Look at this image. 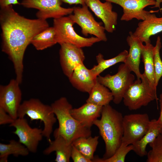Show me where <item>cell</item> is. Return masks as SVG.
<instances>
[{"mask_svg":"<svg viewBox=\"0 0 162 162\" xmlns=\"http://www.w3.org/2000/svg\"><path fill=\"white\" fill-rule=\"evenodd\" d=\"M9 126L15 128L13 133L18 136L19 142L24 145L29 152L34 153L37 152L39 143L43 136V129L32 128L24 118H18Z\"/></svg>","mask_w":162,"mask_h":162,"instance_id":"8fae6325","label":"cell"},{"mask_svg":"<svg viewBox=\"0 0 162 162\" xmlns=\"http://www.w3.org/2000/svg\"><path fill=\"white\" fill-rule=\"evenodd\" d=\"M71 158L74 162H93L92 160L86 158L73 144Z\"/></svg>","mask_w":162,"mask_h":162,"instance_id":"4dcf8cb0","label":"cell"},{"mask_svg":"<svg viewBox=\"0 0 162 162\" xmlns=\"http://www.w3.org/2000/svg\"><path fill=\"white\" fill-rule=\"evenodd\" d=\"M14 120V119L10 115L0 107V125L10 124Z\"/></svg>","mask_w":162,"mask_h":162,"instance_id":"1f68e13d","label":"cell"},{"mask_svg":"<svg viewBox=\"0 0 162 162\" xmlns=\"http://www.w3.org/2000/svg\"><path fill=\"white\" fill-rule=\"evenodd\" d=\"M151 149L147 154V162H162V130L149 144Z\"/></svg>","mask_w":162,"mask_h":162,"instance_id":"83f0119b","label":"cell"},{"mask_svg":"<svg viewBox=\"0 0 162 162\" xmlns=\"http://www.w3.org/2000/svg\"><path fill=\"white\" fill-rule=\"evenodd\" d=\"M1 48L14 65L16 79L20 84L23 71L26 50L34 37L49 27L46 20L31 19L20 15L12 4L1 7Z\"/></svg>","mask_w":162,"mask_h":162,"instance_id":"6da1fadb","label":"cell"},{"mask_svg":"<svg viewBox=\"0 0 162 162\" xmlns=\"http://www.w3.org/2000/svg\"><path fill=\"white\" fill-rule=\"evenodd\" d=\"M20 4L18 0H0V7L10 4Z\"/></svg>","mask_w":162,"mask_h":162,"instance_id":"d6a6232c","label":"cell"},{"mask_svg":"<svg viewBox=\"0 0 162 162\" xmlns=\"http://www.w3.org/2000/svg\"><path fill=\"white\" fill-rule=\"evenodd\" d=\"M99 136L82 137L74 141L72 144L87 158L92 160L98 143Z\"/></svg>","mask_w":162,"mask_h":162,"instance_id":"4316f807","label":"cell"},{"mask_svg":"<svg viewBox=\"0 0 162 162\" xmlns=\"http://www.w3.org/2000/svg\"><path fill=\"white\" fill-rule=\"evenodd\" d=\"M124 64L118 67L117 72L113 75L108 74L103 76H98L97 80L100 83L108 88L112 92L113 101L116 104H120L126 91L135 80V76Z\"/></svg>","mask_w":162,"mask_h":162,"instance_id":"52a82bcc","label":"cell"},{"mask_svg":"<svg viewBox=\"0 0 162 162\" xmlns=\"http://www.w3.org/2000/svg\"><path fill=\"white\" fill-rule=\"evenodd\" d=\"M150 121L146 113L130 114L123 116L122 143L126 146L133 145L140 140L147 132Z\"/></svg>","mask_w":162,"mask_h":162,"instance_id":"ba28073f","label":"cell"},{"mask_svg":"<svg viewBox=\"0 0 162 162\" xmlns=\"http://www.w3.org/2000/svg\"><path fill=\"white\" fill-rule=\"evenodd\" d=\"M162 130V125L157 120H151L149 128L146 134L139 140L133 144V151L140 157L147 155V145L152 142Z\"/></svg>","mask_w":162,"mask_h":162,"instance_id":"44dd1931","label":"cell"},{"mask_svg":"<svg viewBox=\"0 0 162 162\" xmlns=\"http://www.w3.org/2000/svg\"><path fill=\"white\" fill-rule=\"evenodd\" d=\"M62 0H22L20 4L25 8L38 9L37 18L46 20L48 18L56 19L69 15L74 8L62 7Z\"/></svg>","mask_w":162,"mask_h":162,"instance_id":"30bf717a","label":"cell"},{"mask_svg":"<svg viewBox=\"0 0 162 162\" xmlns=\"http://www.w3.org/2000/svg\"><path fill=\"white\" fill-rule=\"evenodd\" d=\"M57 43L53 27H49L37 34L32 38L31 43L38 50H45Z\"/></svg>","mask_w":162,"mask_h":162,"instance_id":"484cf974","label":"cell"},{"mask_svg":"<svg viewBox=\"0 0 162 162\" xmlns=\"http://www.w3.org/2000/svg\"><path fill=\"white\" fill-rule=\"evenodd\" d=\"M154 46L151 43L143 45L141 57L144 67L143 74L146 76L151 86L156 89L155 86V74L154 63Z\"/></svg>","mask_w":162,"mask_h":162,"instance_id":"603a6c76","label":"cell"},{"mask_svg":"<svg viewBox=\"0 0 162 162\" xmlns=\"http://www.w3.org/2000/svg\"><path fill=\"white\" fill-rule=\"evenodd\" d=\"M20 84L15 79H11L7 85L0 86V107L14 120L18 118L17 112L21 104Z\"/></svg>","mask_w":162,"mask_h":162,"instance_id":"7c38bea8","label":"cell"},{"mask_svg":"<svg viewBox=\"0 0 162 162\" xmlns=\"http://www.w3.org/2000/svg\"><path fill=\"white\" fill-rule=\"evenodd\" d=\"M112 3L108 1L101 2L100 0H86V4L104 25L106 31L112 33L116 29L117 23V13L112 10Z\"/></svg>","mask_w":162,"mask_h":162,"instance_id":"9a60e30c","label":"cell"},{"mask_svg":"<svg viewBox=\"0 0 162 162\" xmlns=\"http://www.w3.org/2000/svg\"><path fill=\"white\" fill-rule=\"evenodd\" d=\"M151 13L139 22L133 35L146 44L151 43L150 37L162 32V16L158 17Z\"/></svg>","mask_w":162,"mask_h":162,"instance_id":"2e32d148","label":"cell"},{"mask_svg":"<svg viewBox=\"0 0 162 162\" xmlns=\"http://www.w3.org/2000/svg\"><path fill=\"white\" fill-rule=\"evenodd\" d=\"M89 94L86 102L102 106L109 104L113 99L112 94L109 89L99 82L97 80Z\"/></svg>","mask_w":162,"mask_h":162,"instance_id":"7402d4cb","label":"cell"},{"mask_svg":"<svg viewBox=\"0 0 162 162\" xmlns=\"http://www.w3.org/2000/svg\"><path fill=\"white\" fill-rule=\"evenodd\" d=\"M126 40L129 46V50L124 63L135 73L137 79H140L142 74L140 70V64L143 45L140 39L133 35L132 32H130Z\"/></svg>","mask_w":162,"mask_h":162,"instance_id":"ac0fdd59","label":"cell"},{"mask_svg":"<svg viewBox=\"0 0 162 162\" xmlns=\"http://www.w3.org/2000/svg\"><path fill=\"white\" fill-rule=\"evenodd\" d=\"M55 140L49 142V146L43 151L44 154L48 155L55 152L56 162H69L71 158L72 144L67 143L64 138L60 135L54 136Z\"/></svg>","mask_w":162,"mask_h":162,"instance_id":"ffe728a7","label":"cell"},{"mask_svg":"<svg viewBox=\"0 0 162 162\" xmlns=\"http://www.w3.org/2000/svg\"><path fill=\"white\" fill-rule=\"evenodd\" d=\"M27 115L31 121L40 120L44 124L42 134L50 142L53 127L57 120L52 111L51 105L45 104L38 99L32 98L21 103L17 112L19 118Z\"/></svg>","mask_w":162,"mask_h":162,"instance_id":"277c9868","label":"cell"},{"mask_svg":"<svg viewBox=\"0 0 162 162\" xmlns=\"http://www.w3.org/2000/svg\"><path fill=\"white\" fill-rule=\"evenodd\" d=\"M159 102L160 112L159 117L157 121L162 125V92L160 95Z\"/></svg>","mask_w":162,"mask_h":162,"instance_id":"e575fe53","label":"cell"},{"mask_svg":"<svg viewBox=\"0 0 162 162\" xmlns=\"http://www.w3.org/2000/svg\"><path fill=\"white\" fill-rule=\"evenodd\" d=\"M94 76L83 63L78 65L68 78L71 85L79 91L90 92L97 80Z\"/></svg>","mask_w":162,"mask_h":162,"instance_id":"e0dca14e","label":"cell"},{"mask_svg":"<svg viewBox=\"0 0 162 162\" xmlns=\"http://www.w3.org/2000/svg\"><path fill=\"white\" fill-rule=\"evenodd\" d=\"M60 45V64L64 74L68 78L78 65L83 63L84 54L82 48L72 44L65 43Z\"/></svg>","mask_w":162,"mask_h":162,"instance_id":"5bb4252c","label":"cell"},{"mask_svg":"<svg viewBox=\"0 0 162 162\" xmlns=\"http://www.w3.org/2000/svg\"><path fill=\"white\" fill-rule=\"evenodd\" d=\"M155 4L152 8H158L160 9V4L162 3V0H155Z\"/></svg>","mask_w":162,"mask_h":162,"instance_id":"d590c367","label":"cell"},{"mask_svg":"<svg viewBox=\"0 0 162 162\" xmlns=\"http://www.w3.org/2000/svg\"><path fill=\"white\" fill-rule=\"evenodd\" d=\"M161 47V38L158 37L154 46V63L155 74V86L156 88L162 76V61L160 56V50Z\"/></svg>","mask_w":162,"mask_h":162,"instance_id":"f546056e","label":"cell"},{"mask_svg":"<svg viewBox=\"0 0 162 162\" xmlns=\"http://www.w3.org/2000/svg\"><path fill=\"white\" fill-rule=\"evenodd\" d=\"M29 151L19 141L12 140L8 144L0 143V162H7L8 156L12 154L17 157L19 155L26 156Z\"/></svg>","mask_w":162,"mask_h":162,"instance_id":"d4e9b609","label":"cell"},{"mask_svg":"<svg viewBox=\"0 0 162 162\" xmlns=\"http://www.w3.org/2000/svg\"><path fill=\"white\" fill-rule=\"evenodd\" d=\"M133 148L132 144L128 146L122 143L120 146L114 154L111 157L106 159L94 158L92 160L95 162H124L127 154L130 151H133Z\"/></svg>","mask_w":162,"mask_h":162,"instance_id":"f1b7e54d","label":"cell"},{"mask_svg":"<svg viewBox=\"0 0 162 162\" xmlns=\"http://www.w3.org/2000/svg\"><path fill=\"white\" fill-rule=\"evenodd\" d=\"M100 117L94 122V125L98 128L104 142L105 151L102 158L106 159L112 156L122 143L123 116L108 104L103 107Z\"/></svg>","mask_w":162,"mask_h":162,"instance_id":"7a4b0ae2","label":"cell"},{"mask_svg":"<svg viewBox=\"0 0 162 162\" xmlns=\"http://www.w3.org/2000/svg\"><path fill=\"white\" fill-rule=\"evenodd\" d=\"M86 0H62V2L70 5L80 4L83 5L86 4Z\"/></svg>","mask_w":162,"mask_h":162,"instance_id":"836d02e7","label":"cell"},{"mask_svg":"<svg viewBox=\"0 0 162 162\" xmlns=\"http://www.w3.org/2000/svg\"><path fill=\"white\" fill-rule=\"evenodd\" d=\"M117 4L123 8V13L121 20L128 21L135 18L143 20L149 13L157 11H148L146 7L154 5L155 0H104Z\"/></svg>","mask_w":162,"mask_h":162,"instance_id":"4fadbf2b","label":"cell"},{"mask_svg":"<svg viewBox=\"0 0 162 162\" xmlns=\"http://www.w3.org/2000/svg\"><path fill=\"white\" fill-rule=\"evenodd\" d=\"M103 106L86 102L80 107L72 108L71 115L84 126L90 128L94 122L101 116Z\"/></svg>","mask_w":162,"mask_h":162,"instance_id":"d6986e66","label":"cell"},{"mask_svg":"<svg viewBox=\"0 0 162 162\" xmlns=\"http://www.w3.org/2000/svg\"><path fill=\"white\" fill-rule=\"evenodd\" d=\"M74 24L69 16L53 19V27L57 43L60 45L69 43L82 48L90 47L101 41L95 37L86 38L80 35L74 30L73 27Z\"/></svg>","mask_w":162,"mask_h":162,"instance_id":"8992f818","label":"cell"},{"mask_svg":"<svg viewBox=\"0 0 162 162\" xmlns=\"http://www.w3.org/2000/svg\"><path fill=\"white\" fill-rule=\"evenodd\" d=\"M73 8V14L68 16L74 23L81 27L83 34L86 36L89 34L93 35L101 41L107 40L104 26L101 22L96 21L86 4Z\"/></svg>","mask_w":162,"mask_h":162,"instance_id":"9c48e42d","label":"cell"},{"mask_svg":"<svg viewBox=\"0 0 162 162\" xmlns=\"http://www.w3.org/2000/svg\"><path fill=\"white\" fill-rule=\"evenodd\" d=\"M51 106L58 123V127L55 130L54 136H61L68 143L71 144L78 138L91 136V128L83 125L71 115L70 111L72 106L66 98H60Z\"/></svg>","mask_w":162,"mask_h":162,"instance_id":"3957f363","label":"cell"},{"mask_svg":"<svg viewBox=\"0 0 162 162\" xmlns=\"http://www.w3.org/2000/svg\"><path fill=\"white\" fill-rule=\"evenodd\" d=\"M128 52L124 50L114 57L108 59L104 58L103 55L98 54L96 56L98 64L94 65L90 70L92 74L97 77L106 69L116 64L123 62L124 63Z\"/></svg>","mask_w":162,"mask_h":162,"instance_id":"cb8c5ba5","label":"cell"},{"mask_svg":"<svg viewBox=\"0 0 162 162\" xmlns=\"http://www.w3.org/2000/svg\"><path fill=\"white\" fill-rule=\"evenodd\" d=\"M156 89L152 87L143 73L140 79L134 80L125 93L123 101L130 110H135L147 106L157 99Z\"/></svg>","mask_w":162,"mask_h":162,"instance_id":"5b68a950","label":"cell"}]
</instances>
